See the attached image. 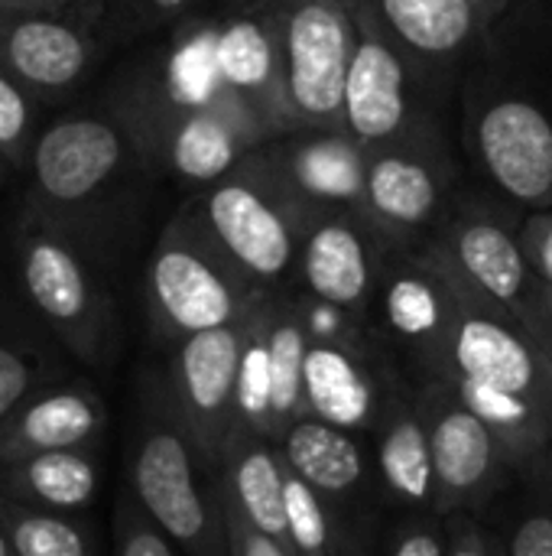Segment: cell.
<instances>
[{
    "mask_svg": "<svg viewBox=\"0 0 552 556\" xmlns=\"http://www.w3.org/2000/svg\"><path fill=\"white\" fill-rule=\"evenodd\" d=\"M133 134L156 179L192 189L228 176L267 137L208 78L198 20L169 29L166 49H150L104 101Z\"/></svg>",
    "mask_w": 552,
    "mask_h": 556,
    "instance_id": "cell-1",
    "label": "cell"
},
{
    "mask_svg": "<svg viewBox=\"0 0 552 556\" xmlns=\"http://www.w3.org/2000/svg\"><path fill=\"white\" fill-rule=\"evenodd\" d=\"M23 173L29 179L26 205L98 267L127 238L156 182L133 134L107 104L62 111L42 124Z\"/></svg>",
    "mask_w": 552,
    "mask_h": 556,
    "instance_id": "cell-2",
    "label": "cell"
},
{
    "mask_svg": "<svg viewBox=\"0 0 552 556\" xmlns=\"http://www.w3.org/2000/svg\"><path fill=\"white\" fill-rule=\"evenodd\" d=\"M208 463L169 404L166 384L146 381L130 446V489L137 508L189 556H228L218 485Z\"/></svg>",
    "mask_w": 552,
    "mask_h": 556,
    "instance_id": "cell-3",
    "label": "cell"
},
{
    "mask_svg": "<svg viewBox=\"0 0 552 556\" xmlns=\"http://www.w3.org/2000/svg\"><path fill=\"white\" fill-rule=\"evenodd\" d=\"M143 287L150 326L172 345L241 323L264 296L208 238L189 205L163 225L146 261Z\"/></svg>",
    "mask_w": 552,
    "mask_h": 556,
    "instance_id": "cell-4",
    "label": "cell"
},
{
    "mask_svg": "<svg viewBox=\"0 0 552 556\" xmlns=\"http://www.w3.org/2000/svg\"><path fill=\"white\" fill-rule=\"evenodd\" d=\"M13 264L23 296L46 329L72 355L101 362L114 336V300L101 267L29 205L13 228Z\"/></svg>",
    "mask_w": 552,
    "mask_h": 556,
    "instance_id": "cell-5",
    "label": "cell"
},
{
    "mask_svg": "<svg viewBox=\"0 0 552 556\" xmlns=\"http://www.w3.org/2000/svg\"><path fill=\"white\" fill-rule=\"evenodd\" d=\"M189 212L257 290L293 287L303 222L251 160V150L228 176L195 189Z\"/></svg>",
    "mask_w": 552,
    "mask_h": 556,
    "instance_id": "cell-6",
    "label": "cell"
},
{
    "mask_svg": "<svg viewBox=\"0 0 552 556\" xmlns=\"http://www.w3.org/2000/svg\"><path fill=\"white\" fill-rule=\"evenodd\" d=\"M296 130H342L358 20L348 0H264Z\"/></svg>",
    "mask_w": 552,
    "mask_h": 556,
    "instance_id": "cell-7",
    "label": "cell"
},
{
    "mask_svg": "<svg viewBox=\"0 0 552 556\" xmlns=\"http://www.w3.org/2000/svg\"><path fill=\"white\" fill-rule=\"evenodd\" d=\"M459 290L455 270L433 241L400 244L384 257L368 326L387 349L407 355L420 381H436L442 371L446 342L459 313Z\"/></svg>",
    "mask_w": 552,
    "mask_h": 556,
    "instance_id": "cell-8",
    "label": "cell"
},
{
    "mask_svg": "<svg viewBox=\"0 0 552 556\" xmlns=\"http://www.w3.org/2000/svg\"><path fill=\"white\" fill-rule=\"evenodd\" d=\"M361 150L364 218L390 248L429 241L455 195V163L442 124Z\"/></svg>",
    "mask_w": 552,
    "mask_h": 556,
    "instance_id": "cell-9",
    "label": "cell"
},
{
    "mask_svg": "<svg viewBox=\"0 0 552 556\" xmlns=\"http://www.w3.org/2000/svg\"><path fill=\"white\" fill-rule=\"evenodd\" d=\"M439 85L442 75L423 68L358 20V39L342 94V130L358 147H381L423 127H436Z\"/></svg>",
    "mask_w": 552,
    "mask_h": 556,
    "instance_id": "cell-10",
    "label": "cell"
},
{
    "mask_svg": "<svg viewBox=\"0 0 552 556\" xmlns=\"http://www.w3.org/2000/svg\"><path fill=\"white\" fill-rule=\"evenodd\" d=\"M429 241L475 293L504 306L537 336L543 287L524 257L511 208L482 195H452Z\"/></svg>",
    "mask_w": 552,
    "mask_h": 556,
    "instance_id": "cell-11",
    "label": "cell"
},
{
    "mask_svg": "<svg viewBox=\"0 0 552 556\" xmlns=\"http://www.w3.org/2000/svg\"><path fill=\"white\" fill-rule=\"evenodd\" d=\"M459 277V274H455ZM459 313L436 381H478L552 410V355L504 306L459 277Z\"/></svg>",
    "mask_w": 552,
    "mask_h": 556,
    "instance_id": "cell-12",
    "label": "cell"
},
{
    "mask_svg": "<svg viewBox=\"0 0 552 556\" xmlns=\"http://www.w3.org/2000/svg\"><path fill=\"white\" fill-rule=\"evenodd\" d=\"M202 59L211 85L273 140L293 134V117L283 94L277 42L264 3L198 13Z\"/></svg>",
    "mask_w": 552,
    "mask_h": 556,
    "instance_id": "cell-13",
    "label": "cell"
},
{
    "mask_svg": "<svg viewBox=\"0 0 552 556\" xmlns=\"http://www.w3.org/2000/svg\"><path fill=\"white\" fill-rule=\"evenodd\" d=\"M400 388L403 381L390 362V349L374 329L309 339L306 345L303 417H316L355 437L374 433Z\"/></svg>",
    "mask_w": 552,
    "mask_h": 556,
    "instance_id": "cell-14",
    "label": "cell"
},
{
    "mask_svg": "<svg viewBox=\"0 0 552 556\" xmlns=\"http://www.w3.org/2000/svg\"><path fill=\"white\" fill-rule=\"evenodd\" d=\"M101 3L72 10L0 7V62L42 104L72 94L101 55Z\"/></svg>",
    "mask_w": 552,
    "mask_h": 556,
    "instance_id": "cell-15",
    "label": "cell"
},
{
    "mask_svg": "<svg viewBox=\"0 0 552 556\" xmlns=\"http://www.w3.org/2000/svg\"><path fill=\"white\" fill-rule=\"evenodd\" d=\"M413 394L429 433L436 515H465L488 502L514 466L488 427L452 394L446 381H420Z\"/></svg>",
    "mask_w": 552,
    "mask_h": 556,
    "instance_id": "cell-16",
    "label": "cell"
},
{
    "mask_svg": "<svg viewBox=\"0 0 552 556\" xmlns=\"http://www.w3.org/2000/svg\"><path fill=\"white\" fill-rule=\"evenodd\" d=\"M387 251L390 244L361 212H325L303 225L293 290L368 323Z\"/></svg>",
    "mask_w": 552,
    "mask_h": 556,
    "instance_id": "cell-17",
    "label": "cell"
},
{
    "mask_svg": "<svg viewBox=\"0 0 552 556\" xmlns=\"http://www.w3.org/2000/svg\"><path fill=\"white\" fill-rule=\"evenodd\" d=\"M251 160L303 225L325 212H361L364 150L345 130H293L257 143Z\"/></svg>",
    "mask_w": 552,
    "mask_h": 556,
    "instance_id": "cell-18",
    "label": "cell"
},
{
    "mask_svg": "<svg viewBox=\"0 0 552 556\" xmlns=\"http://www.w3.org/2000/svg\"><path fill=\"white\" fill-rule=\"evenodd\" d=\"M244 319L176 342L169 371L163 378L172 410L211 472L221 459V450L234 437V378Z\"/></svg>",
    "mask_w": 552,
    "mask_h": 556,
    "instance_id": "cell-19",
    "label": "cell"
},
{
    "mask_svg": "<svg viewBox=\"0 0 552 556\" xmlns=\"http://www.w3.org/2000/svg\"><path fill=\"white\" fill-rule=\"evenodd\" d=\"M472 150L491 182L527 208L552 205V117L534 101L504 94L472 114Z\"/></svg>",
    "mask_w": 552,
    "mask_h": 556,
    "instance_id": "cell-20",
    "label": "cell"
},
{
    "mask_svg": "<svg viewBox=\"0 0 552 556\" xmlns=\"http://www.w3.org/2000/svg\"><path fill=\"white\" fill-rule=\"evenodd\" d=\"M355 16L390 46L446 75L491 29L498 10L478 0H348Z\"/></svg>",
    "mask_w": 552,
    "mask_h": 556,
    "instance_id": "cell-21",
    "label": "cell"
},
{
    "mask_svg": "<svg viewBox=\"0 0 552 556\" xmlns=\"http://www.w3.org/2000/svg\"><path fill=\"white\" fill-rule=\"evenodd\" d=\"M104 427V401L88 384L39 388L0 427V466L36 453L91 450Z\"/></svg>",
    "mask_w": 552,
    "mask_h": 556,
    "instance_id": "cell-22",
    "label": "cell"
},
{
    "mask_svg": "<svg viewBox=\"0 0 552 556\" xmlns=\"http://www.w3.org/2000/svg\"><path fill=\"white\" fill-rule=\"evenodd\" d=\"M374 466L384 492L420 515H436V476L426 420L410 384L397 391L374 427Z\"/></svg>",
    "mask_w": 552,
    "mask_h": 556,
    "instance_id": "cell-23",
    "label": "cell"
},
{
    "mask_svg": "<svg viewBox=\"0 0 552 556\" xmlns=\"http://www.w3.org/2000/svg\"><path fill=\"white\" fill-rule=\"evenodd\" d=\"M283 482L286 466L280 459L277 443L251 433H234L215 466L218 498L231 505L251 528L286 547Z\"/></svg>",
    "mask_w": 552,
    "mask_h": 556,
    "instance_id": "cell-24",
    "label": "cell"
},
{
    "mask_svg": "<svg viewBox=\"0 0 552 556\" xmlns=\"http://www.w3.org/2000/svg\"><path fill=\"white\" fill-rule=\"evenodd\" d=\"M277 450L286 472L303 479L329 505L358 495L368 482V453L361 440L316 417L293 420L280 433Z\"/></svg>",
    "mask_w": 552,
    "mask_h": 556,
    "instance_id": "cell-25",
    "label": "cell"
},
{
    "mask_svg": "<svg viewBox=\"0 0 552 556\" xmlns=\"http://www.w3.org/2000/svg\"><path fill=\"white\" fill-rule=\"evenodd\" d=\"M101 485L91 450H55L0 466V498L55 515L85 511Z\"/></svg>",
    "mask_w": 552,
    "mask_h": 556,
    "instance_id": "cell-26",
    "label": "cell"
},
{
    "mask_svg": "<svg viewBox=\"0 0 552 556\" xmlns=\"http://www.w3.org/2000/svg\"><path fill=\"white\" fill-rule=\"evenodd\" d=\"M234 433L273 440L270 427V352H267V293L244 319V339L234 378Z\"/></svg>",
    "mask_w": 552,
    "mask_h": 556,
    "instance_id": "cell-27",
    "label": "cell"
},
{
    "mask_svg": "<svg viewBox=\"0 0 552 556\" xmlns=\"http://www.w3.org/2000/svg\"><path fill=\"white\" fill-rule=\"evenodd\" d=\"M0 528L10 538L13 556H94L88 531L72 515L36 511L0 498Z\"/></svg>",
    "mask_w": 552,
    "mask_h": 556,
    "instance_id": "cell-28",
    "label": "cell"
},
{
    "mask_svg": "<svg viewBox=\"0 0 552 556\" xmlns=\"http://www.w3.org/2000/svg\"><path fill=\"white\" fill-rule=\"evenodd\" d=\"M286 547L293 556H338V538L329 502L303 479L286 472L283 482Z\"/></svg>",
    "mask_w": 552,
    "mask_h": 556,
    "instance_id": "cell-29",
    "label": "cell"
},
{
    "mask_svg": "<svg viewBox=\"0 0 552 556\" xmlns=\"http://www.w3.org/2000/svg\"><path fill=\"white\" fill-rule=\"evenodd\" d=\"M208 13V0H101L98 29L107 42H133Z\"/></svg>",
    "mask_w": 552,
    "mask_h": 556,
    "instance_id": "cell-30",
    "label": "cell"
},
{
    "mask_svg": "<svg viewBox=\"0 0 552 556\" xmlns=\"http://www.w3.org/2000/svg\"><path fill=\"white\" fill-rule=\"evenodd\" d=\"M39 114L42 101H36L0 62V160L13 173H23L26 166V153L39 130Z\"/></svg>",
    "mask_w": 552,
    "mask_h": 556,
    "instance_id": "cell-31",
    "label": "cell"
},
{
    "mask_svg": "<svg viewBox=\"0 0 552 556\" xmlns=\"http://www.w3.org/2000/svg\"><path fill=\"white\" fill-rule=\"evenodd\" d=\"M42 375L46 368L29 349L0 339V427L33 391L42 388Z\"/></svg>",
    "mask_w": 552,
    "mask_h": 556,
    "instance_id": "cell-32",
    "label": "cell"
},
{
    "mask_svg": "<svg viewBox=\"0 0 552 556\" xmlns=\"http://www.w3.org/2000/svg\"><path fill=\"white\" fill-rule=\"evenodd\" d=\"M114 556H176V547L137 502L120 498L114 511Z\"/></svg>",
    "mask_w": 552,
    "mask_h": 556,
    "instance_id": "cell-33",
    "label": "cell"
},
{
    "mask_svg": "<svg viewBox=\"0 0 552 556\" xmlns=\"http://www.w3.org/2000/svg\"><path fill=\"white\" fill-rule=\"evenodd\" d=\"M521 248L540 287L552 290V205L534 208L521 222Z\"/></svg>",
    "mask_w": 552,
    "mask_h": 556,
    "instance_id": "cell-34",
    "label": "cell"
},
{
    "mask_svg": "<svg viewBox=\"0 0 552 556\" xmlns=\"http://www.w3.org/2000/svg\"><path fill=\"white\" fill-rule=\"evenodd\" d=\"M221 502V498H218ZM221 525H224V544L228 556H293L280 541L260 534L257 528H251L231 505L221 502Z\"/></svg>",
    "mask_w": 552,
    "mask_h": 556,
    "instance_id": "cell-35",
    "label": "cell"
},
{
    "mask_svg": "<svg viewBox=\"0 0 552 556\" xmlns=\"http://www.w3.org/2000/svg\"><path fill=\"white\" fill-rule=\"evenodd\" d=\"M387 556H446V518L420 515L397 534Z\"/></svg>",
    "mask_w": 552,
    "mask_h": 556,
    "instance_id": "cell-36",
    "label": "cell"
},
{
    "mask_svg": "<svg viewBox=\"0 0 552 556\" xmlns=\"http://www.w3.org/2000/svg\"><path fill=\"white\" fill-rule=\"evenodd\" d=\"M446 556H501L498 541L468 511L446 518Z\"/></svg>",
    "mask_w": 552,
    "mask_h": 556,
    "instance_id": "cell-37",
    "label": "cell"
},
{
    "mask_svg": "<svg viewBox=\"0 0 552 556\" xmlns=\"http://www.w3.org/2000/svg\"><path fill=\"white\" fill-rule=\"evenodd\" d=\"M508 556H552V511H530L511 534Z\"/></svg>",
    "mask_w": 552,
    "mask_h": 556,
    "instance_id": "cell-38",
    "label": "cell"
},
{
    "mask_svg": "<svg viewBox=\"0 0 552 556\" xmlns=\"http://www.w3.org/2000/svg\"><path fill=\"white\" fill-rule=\"evenodd\" d=\"M537 339L552 355V290H543V303H540V316H537Z\"/></svg>",
    "mask_w": 552,
    "mask_h": 556,
    "instance_id": "cell-39",
    "label": "cell"
},
{
    "mask_svg": "<svg viewBox=\"0 0 552 556\" xmlns=\"http://www.w3.org/2000/svg\"><path fill=\"white\" fill-rule=\"evenodd\" d=\"M0 7H23V10H59L52 0H0Z\"/></svg>",
    "mask_w": 552,
    "mask_h": 556,
    "instance_id": "cell-40",
    "label": "cell"
},
{
    "mask_svg": "<svg viewBox=\"0 0 552 556\" xmlns=\"http://www.w3.org/2000/svg\"><path fill=\"white\" fill-rule=\"evenodd\" d=\"M264 0H208V13L215 10H234V7H257Z\"/></svg>",
    "mask_w": 552,
    "mask_h": 556,
    "instance_id": "cell-41",
    "label": "cell"
},
{
    "mask_svg": "<svg viewBox=\"0 0 552 556\" xmlns=\"http://www.w3.org/2000/svg\"><path fill=\"white\" fill-rule=\"evenodd\" d=\"M0 556H13L10 538H7V531H3V528H0Z\"/></svg>",
    "mask_w": 552,
    "mask_h": 556,
    "instance_id": "cell-42",
    "label": "cell"
},
{
    "mask_svg": "<svg viewBox=\"0 0 552 556\" xmlns=\"http://www.w3.org/2000/svg\"><path fill=\"white\" fill-rule=\"evenodd\" d=\"M478 3H485V7H491V10H498V13H501L511 0H478Z\"/></svg>",
    "mask_w": 552,
    "mask_h": 556,
    "instance_id": "cell-43",
    "label": "cell"
},
{
    "mask_svg": "<svg viewBox=\"0 0 552 556\" xmlns=\"http://www.w3.org/2000/svg\"><path fill=\"white\" fill-rule=\"evenodd\" d=\"M81 0H52V7H59V10H72V7H78Z\"/></svg>",
    "mask_w": 552,
    "mask_h": 556,
    "instance_id": "cell-44",
    "label": "cell"
},
{
    "mask_svg": "<svg viewBox=\"0 0 552 556\" xmlns=\"http://www.w3.org/2000/svg\"><path fill=\"white\" fill-rule=\"evenodd\" d=\"M10 173H13V169H10V166H7V163H3V160H0V182H3V179H7V176H10Z\"/></svg>",
    "mask_w": 552,
    "mask_h": 556,
    "instance_id": "cell-45",
    "label": "cell"
}]
</instances>
